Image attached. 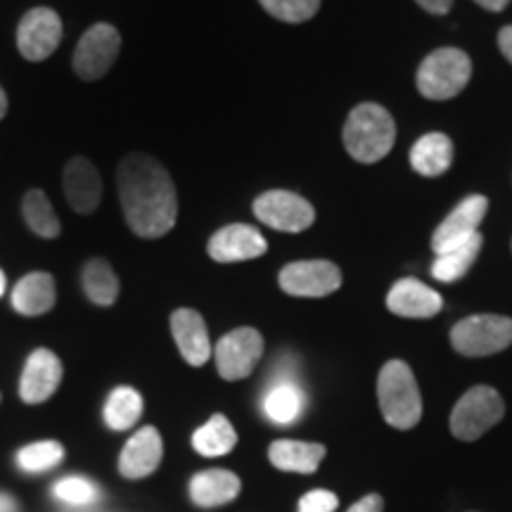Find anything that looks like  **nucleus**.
Wrapping results in <instances>:
<instances>
[{
	"label": "nucleus",
	"instance_id": "4",
	"mask_svg": "<svg viewBox=\"0 0 512 512\" xmlns=\"http://www.w3.org/2000/svg\"><path fill=\"white\" fill-rule=\"evenodd\" d=\"M472 76V60L458 48H439L422 60L415 83L427 100H451Z\"/></svg>",
	"mask_w": 512,
	"mask_h": 512
},
{
	"label": "nucleus",
	"instance_id": "34",
	"mask_svg": "<svg viewBox=\"0 0 512 512\" xmlns=\"http://www.w3.org/2000/svg\"><path fill=\"white\" fill-rule=\"evenodd\" d=\"M415 3H418L422 10L432 12V15H446V12L451 10L453 0H415Z\"/></svg>",
	"mask_w": 512,
	"mask_h": 512
},
{
	"label": "nucleus",
	"instance_id": "19",
	"mask_svg": "<svg viewBox=\"0 0 512 512\" xmlns=\"http://www.w3.org/2000/svg\"><path fill=\"white\" fill-rule=\"evenodd\" d=\"M240 477L230 470H204L190 479V498L200 508H219L238 498Z\"/></svg>",
	"mask_w": 512,
	"mask_h": 512
},
{
	"label": "nucleus",
	"instance_id": "1",
	"mask_svg": "<svg viewBox=\"0 0 512 512\" xmlns=\"http://www.w3.org/2000/svg\"><path fill=\"white\" fill-rule=\"evenodd\" d=\"M119 200L128 228L138 238L157 240L176 226V185L157 159L131 155L121 162Z\"/></svg>",
	"mask_w": 512,
	"mask_h": 512
},
{
	"label": "nucleus",
	"instance_id": "14",
	"mask_svg": "<svg viewBox=\"0 0 512 512\" xmlns=\"http://www.w3.org/2000/svg\"><path fill=\"white\" fill-rule=\"evenodd\" d=\"M64 195H67L69 207L79 214H93L102 200V178L93 162L86 157H74L64 166Z\"/></svg>",
	"mask_w": 512,
	"mask_h": 512
},
{
	"label": "nucleus",
	"instance_id": "9",
	"mask_svg": "<svg viewBox=\"0 0 512 512\" xmlns=\"http://www.w3.org/2000/svg\"><path fill=\"white\" fill-rule=\"evenodd\" d=\"M261 356H264V337L254 328H238L228 332L214 349L216 368H219L223 380L228 382L245 380V377L252 375V370L259 366Z\"/></svg>",
	"mask_w": 512,
	"mask_h": 512
},
{
	"label": "nucleus",
	"instance_id": "39",
	"mask_svg": "<svg viewBox=\"0 0 512 512\" xmlns=\"http://www.w3.org/2000/svg\"><path fill=\"white\" fill-rule=\"evenodd\" d=\"M3 292H5V273L0 271V297H3Z\"/></svg>",
	"mask_w": 512,
	"mask_h": 512
},
{
	"label": "nucleus",
	"instance_id": "31",
	"mask_svg": "<svg viewBox=\"0 0 512 512\" xmlns=\"http://www.w3.org/2000/svg\"><path fill=\"white\" fill-rule=\"evenodd\" d=\"M268 15L287 24H302L316 15L320 0H259Z\"/></svg>",
	"mask_w": 512,
	"mask_h": 512
},
{
	"label": "nucleus",
	"instance_id": "20",
	"mask_svg": "<svg viewBox=\"0 0 512 512\" xmlns=\"http://www.w3.org/2000/svg\"><path fill=\"white\" fill-rule=\"evenodd\" d=\"M306 399L292 375H278L264 396V413L275 425H292L304 413Z\"/></svg>",
	"mask_w": 512,
	"mask_h": 512
},
{
	"label": "nucleus",
	"instance_id": "16",
	"mask_svg": "<svg viewBox=\"0 0 512 512\" xmlns=\"http://www.w3.org/2000/svg\"><path fill=\"white\" fill-rule=\"evenodd\" d=\"M162 437L155 427H143L126 441L119 458V472L126 479L150 477L162 463Z\"/></svg>",
	"mask_w": 512,
	"mask_h": 512
},
{
	"label": "nucleus",
	"instance_id": "35",
	"mask_svg": "<svg viewBox=\"0 0 512 512\" xmlns=\"http://www.w3.org/2000/svg\"><path fill=\"white\" fill-rule=\"evenodd\" d=\"M498 48L505 55V60L512 64V27H503L498 34Z\"/></svg>",
	"mask_w": 512,
	"mask_h": 512
},
{
	"label": "nucleus",
	"instance_id": "7",
	"mask_svg": "<svg viewBox=\"0 0 512 512\" xmlns=\"http://www.w3.org/2000/svg\"><path fill=\"white\" fill-rule=\"evenodd\" d=\"M121 50V36L112 24H93L86 34L81 36L79 46L74 50L72 67L79 79L98 81L112 69Z\"/></svg>",
	"mask_w": 512,
	"mask_h": 512
},
{
	"label": "nucleus",
	"instance_id": "25",
	"mask_svg": "<svg viewBox=\"0 0 512 512\" xmlns=\"http://www.w3.org/2000/svg\"><path fill=\"white\" fill-rule=\"evenodd\" d=\"M238 444V434L226 415H214L207 425L192 434V448L204 458H219L226 456Z\"/></svg>",
	"mask_w": 512,
	"mask_h": 512
},
{
	"label": "nucleus",
	"instance_id": "17",
	"mask_svg": "<svg viewBox=\"0 0 512 512\" xmlns=\"http://www.w3.org/2000/svg\"><path fill=\"white\" fill-rule=\"evenodd\" d=\"M389 311L401 318H432L441 311V294L415 278H403L387 294Z\"/></svg>",
	"mask_w": 512,
	"mask_h": 512
},
{
	"label": "nucleus",
	"instance_id": "15",
	"mask_svg": "<svg viewBox=\"0 0 512 512\" xmlns=\"http://www.w3.org/2000/svg\"><path fill=\"white\" fill-rule=\"evenodd\" d=\"M62 382V363L53 351L36 349L24 366L19 396L27 403H43L57 392Z\"/></svg>",
	"mask_w": 512,
	"mask_h": 512
},
{
	"label": "nucleus",
	"instance_id": "24",
	"mask_svg": "<svg viewBox=\"0 0 512 512\" xmlns=\"http://www.w3.org/2000/svg\"><path fill=\"white\" fill-rule=\"evenodd\" d=\"M453 162V143L444 133H427L411 150V166L420 176L434 178L448 171Z\"/></svg>",
	"mask_w": 512,
	"mask_h": 512
},
{
	"label": "nucleus",
	"instance_id": "26",
	"mask_svg": "<svg viewBox=\"0 0 512 512\" xmlns=\"http://www.w3.org/2000/svg\"><path fill=\"white\" fill-rule=\"evenodd\" d=\"M86 297L98 306H112L119 297V278L105 259H91L81 273Z\"/></svg>",
	"mask_w": 512,
	"mask_h": 512
},
{
	"label": "nucleus",
	"instance_id": "8",
	"mask_svg": "<svg viewBox=\"0 0 512 512\" xmlns=\"http://www.w3.org/2000/svg\"><path fill=\"white\" fill-rule=\"evenodd\" d=\"M254 216L280 233H302L316 221V209L290 190H268L256 197Z\"/></svg>",
	"mask_w": 512,
	"mask_h": 512
},
{
	"label": "nucleus",
	"instance_id": "10",
	"mask_svg": "<svg viewBox=\"0 0 512 512\" xmlns=\"http://www.w3.org/2000/svg\"><path fill=\"white\" fill-rule=\"evenodd\" d=\"M280 290L292 297H328L342 287V271L332 261H294L280 271Z\"/></svg>",
	"mask_w": 512,
	"mask_h": 512
},
{
	"label": "nucleus",
	"instance_id": "30",
	"mask_svg": "<svg viewBox=\"0 0 512 512\" xmlns=\"http://www.w3.org/2000/svg\"><path fill=\"white\" fill-rule=\"evenodd\" d=\"M53 496L72 508H91L100 501V489L86 477H64L53 486Z\"/></svg>",
	"mask_w": 512,
	"mask_h": 512
},
{
	"label": "nucleus",
	"instance_id": "33",
	"mask_svg": "<svg viewBox=\"0 0 512 512\" xmlns=\"http://www.w3.org/2000/svg\"><path fill=\"white\" fill-rule=\"evenodd\" d=\"M382 508H384L382 496L380 494H368V496H363L358 503L351 505L347 512H382Z\"/></svg>",
	"mask_w": 512,
	"mask_h": 512
},
{
	"label": "nucleus",
	"instance_id": "28",
	"mask_svg": "<svg viewBox=\"0 0 512 512\" xmlns=\"http://www.w3.org/2000/svg\"><path fill=\"white\" fill-rule=\"evenodd\" d=\"M22 214L27 226L41 238L53 240L60 235V219H57L53 204L43 190H29L22 200Z\"/></svg>",
	"mask_w": 512,
	"mask_h": 512
},
{
	"label": "nucleus",
	"instance_id": "32",
	"mask_svg": "<svg viewBox=\"0 0 512 512\" xmlns=\"http://www.w3.org/2000/svg\"><path fill=\"white\" fill-rule=\"evenodd\" d=\"M337 505L339 501L332 491L313 489L299 501V512H335Z\"/></svg>",
	"mask_w": 512,
	"mask_h": 512
},
{
	"label": "nucleus",
	"instance_id": "3",
	"mask_svg": "<svg viewBox=\"0 0 512 512\" xmlns=\"http://www.w3.org/2000/svg\"><path fill=\"white\" fill-rule=\"evenodd\" d=\"M377 401L384 420L396 430H413L422 418V396L408 363L389 361L377 375Z\"/></svg>",
	"mask_w": 512,
	"mask_h": 512
},
{
	"label": "nucleus",
	"instance_id": "23",
	"mask_svg": "<svg viewBox=\"0 0 512 512\" xmlns=\"http://www.w3.org/2000/svg\"><path fill=\"white\" fill-rule=\"evenodd\" d=\"M482 233L470 235V238L458 242V245L444 249L437 254L432 264V275L441 283H456L463 275L470 271L472 264L477 261L479 252H482Z\"/></svg>",
	"mask_w": 512,
	"mask_h": 512
},
{
	"label": "nucleus",
	"instance_id": "36",
	"mask_svg": "<svg viewBox=\"0 0 512 512\" xmlns=\"http://www.w3.org/2000/svg\"><path fill=\"white\" fill-rule=\"evenodd\" d=\"M475 3L482 5V8L489 10V12H501V10L508 8L510 0H475Z\"/></svg>",
	"mask_w": 512,
	"mask_h": 512
},
{
	"label": "nucleus",
	"instance_id": "13",
	"mask_svg": "<svg viewBox=\"0 0 512 512\" xmlns=\"http://www.w3.org/2000/svg\"><path fill=\"white\" fill-rule=\"evenodd\" d=\"M486 209H489V200L484 195H472L458 204L446 221L434 230L432 235V249L434 254L444 252V249L458 245L470 238V235L479 233V223L484 221Z\"/></svg>",
	"mask_w": 512,
	"mask_h": 512
},
{
	"label": "nucleus",
	"instance_id": "37",
	"mask_svg": "<svg viewBox=\"0 0 512 512\" xmlns=\"http://www.w3.org/2000/svg\"><path fill=\"white\" fill-rule=\"evenodd\" d=\"M0 512H17V503L10 494H3L0 491Z\"/></svg>",
	"mask_w": 512,
	"mask_h": 512
},
{
	"label": "nucleus",
	"instance_id": "6",
	"mask_svg": "<svg viewBox=\"0 0 512 512\" xmlns=\"http://www.w3.org/2000/svg\"><path fill=\"white\" fill-rule=\"evenodd\" d=\"M505 415V403L496 389L472 387L470 392L460 396L451 413V432L460 441H477L484 437L491 427L498 425Z\"/></svg>",
	"mask_w": 512,
	"mask_h": 512
},
{
	"label": "nucleus",
	"instance_id": "12",
	"mask_svg": "<svg viewBox=\"0 0 512 512\" xmlns=\"http://www.w3.org/2000/svg\"><path fill=\"white\" fill-rule=\"evenodd\" d=\"M207 252L219 264H235V261H252L268 252L264 235L247 223H233L211 235Z\"/></svg>",
	"mask_w": 512,
	"mask_h": 512
},
{
	"label": "nucleus",
	"instance_id": "22",
	"mask_svg": "<svg viewBox=\"0 0 512 512\" xmlns=\"http://www.w3.org/2000/svg\"><path fill=\"white\" fill-rule=\"evenodd\" d=\"M271 463L283 472H299V475H311L318 470V465L325 458L323 444H309V441H292L280 439L273 441L268 448Z\"/></svg>",
	"mask_w": 512,
	"mask_h": 512
},
{
	"label": "nucleus",
	"instance_id": "29",
	"mask_svg": "<svg viewBox=\"0 0 512 512\" xmlns=\"http://www.w3.org/2000/svg\"><path fill=\"white\" fill-rule=\"evenodd\" d=\"M64 448L57 441H38L17 453V465L22 467L29 475H38V472L53 470L62 463Z\"/></svg>",
	"mask_w": 512,
	"mask_h": 512
},
{
	"label": "nucleus",
	"instance_id": "18",
	"mask_svg": "<svg viewBox=\"0 0 512 512\" xmlns=\"http://www.w3.org/2000/svg\"><path fill=\"white\" fill-rule=\"evenodd\" d=\"M171 332L181 349V356L190 366L200 368L209 361L211 342L204 318L195 309H178L171 316Z\"/></svg>",
	"mask_w": 512,
	"mask_h": 512
},
{
	"label": "nucleus",
	"instance_id": "2",
	"mask_svg": "<svg viewBox=\"0 0 512 512\" xmlns=\"http://www.w3.org/2000/svg\"><path fill=\"white\" fill-rule=\"evenodd\" d=\"M396 140L394 117L375 102L351 110L344 124V147L356 162L375 164L392 152Z\"/></svg>",
	"mask_w": 512,
	"mask_h": 512
},
{
	"label": "nucleus",
	"instance_id": "27",
	"mask_svg": "<svg viewBox=\"0 0 512 512\" xmlns=\"http://www.w3.org/2000/svg\"><path fill=\"white\" fill-rule=\"evenodd\" d=\"M143 413V396L131 387H117L105 403V422L114 432L131 430Z\"/></svg>",
	"mask_w": 512,
	"mask_h": 512
},
{
	"label": "nucleus",
	"instance_id": "38",
	"mask_svg": "<svg viewBox=\"0 0 512 512\" xmlns=\"http://www.w3.org/2000/svg\"><path fill=\"white\" fill-rule=\"evenodd\" d=\"M5 114H8V95L0 88V119H3Z\"/></svg>",
	"mask_w": 512,
	"mask_h": 512
},
{
	"label": "nucleus",
	"instance_id": "5",
	"mask_svg": "<svg viewBox=\"0 0 512 512\" xmlns=\"http://www.w3.org/2000/svg\"><path fill=\"white\" fill-rule=\"evenodd\" d=\"M451 344L458 354L467 358L498 354L512 344V318L494 316V313L463 318L453 325Z\"/></svg>",
	"mask_w": 512,
	"mask_h": 512
},
{
	"label": "nucleus",
	"instance_id": "21",
	"mask_svg": "<svg viewBox=\"0 0 512 512\" xmlns=\"http://www.w3.org/2000/svg\"><path fill=\"white\" fill-rule=\"evenodd\" d=\"M55 280L50 273H29L12 292V306L22 316H43L55 306Z\"/></svg>",
	"mask_w": 512,
	"mask_h": 512
},
{
	"label": "nucleus",
	"instance_id": "11",
	"mask_svg": "<svg viewBox=\"0 0 512 512\" xmlns=\"http://www.w3.org/2000/svg\"><path fill=\"white\" fill-rule=\"evenodd\" d=\"M62 41V19L50 8H34L17 27V48L29 62L50 57Z\"/></svg>",
	"mask_w": 512,
	"mask_h": 512
}]
</instances>
